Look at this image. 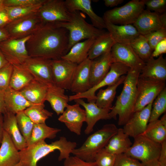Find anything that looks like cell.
<instances>
[{"instance_id": "cell-42", "label": "cell", "mask_w": 166, "mask_h": 166, "mask_svg": "<svg viewBox=\"0 0 166 166\" xmlns=\"http://www.w3.org/2000/svg\"><path fill=\"white\" fill-rule=\"evenodd\" d=\"M116 157L103 148L96 153L94 160L97 166H114Z\"/></svg>"}, {"instance_id": "cell-39", "label": "cell", "mask_w": 166, "mask_h": 166, "mask_svg": "<svg viewBox=\"0 0 166 166\" xmlns=\"http://www.w3.org/2000/svg\"><path fill=\"white\" fill-rule=\"evenodd\" d=\"M153 101L152 107L149 122L158 119L166 111V88L159 94Z\"/></svg>"}, {"instance_id": "cell-54", "label": "cell", "mask_w": 166, "mask_h": 166, "mask_svg": "<svg viewBox=\"0 0 166 166\" xmlns=\"http://www.w3.org/2000/svg\"><path fill=\"white\" fill-rule=\"evenodd\" d=\"M0 113V145L3 138L4 132L3 128V116Z\"/></svg>"}, {"instance_id": "cell-34", "label": "cell", "mask_w": 166, "mask_h": 166, "mask_svg": "<svg viewBox=\"0 0 166 166\" xmlns=\"http://www.w3.org/2000/svg\"><path fill=\"white\" fill-rule=\"evenodd\" d=\"M115 43L108 32H105L96 38L89 53L88 58L93 60L111 51Z\"/></svg>"}, {"instance_id": "cell-20", "label": "cell", "mask_w": 166, "mask_h": 166, "mask_svg": "<svg viewBox=\"0 0 166 166\" xmlns=\"http://www.w3.org/2000/svg\"><path fill=\"white\" fill-rule=\"evenodd\" d=\"M113 62L111 51L91 60L89 81L91 87L98 83L104 78Z\"/></svg>"}, {"instance_id": "cell-16", "label": "cell", "mask_w": 166, "mask_h": 166, "mask_svg": "<svg viewBox=\"0 0 166 166\" xmlns=\"http://www.w3.org/2000/svg\"><path fill=\"white\" fill-rule=\"evenodd\" d=\"M153 102L140 110L133 113L123 125L122 128L125 133L134 138L144 133L149 122Z\"/></svg>"}, {"instance_id": "cell-23", "label": "cell", "mask_w": 166, "mask_h": 166, "mask_svg": "<svg viewBox=\"0 0 166 166\" xmlns=\"http://www.w3.org/2000/svg\"><path fill=\"white\" fill-rule=\"evenodd\" d=\"M90 0H66V6L70 12L81 11L89 17L92 24L95 27L101 30L106 28L105 21L103 18L97 15L93 11Z\"/></svg>"}, {"instance_id": "cell-10", "label": "cell", "mask_w": 166, "mask_h": 166, "mask_svg": "<svg viewBox=\"0 0 166 166\" xmlns=\"http://www.w3.org/2000/svg\"><path fill=\"white\" fill-rule=\"evenodd\" d=\"M130 69L129 67L120 63H112L109 71L100 82L85 92L69 96V101L85 98L87 99L88 102H95V93L97 90L105 86L114 84L121 76L127 74Z\"/></svg>"}, {"instance_id": "cell-2", "label": "cell", "mask_w": 166, "mask_h": 166, "mask_svg": "<svg viewBox=\"0 0 166 166\" xmlns=\"http://www.w3.org/2000/svg\"><path fill=\"white\" fill-rule=\"evenodd\" d=\"M77 145L76 142L68 141L64 136L49 144L45 140L41 141L19 151V162L22 166H38L37 163L40 159L56 150L60 152L58 160L61 161L70 156Z\"/></svg>"}, {"instance_id": "cell-28", "label": "cell", "mask_w": 166, "mask_h": 166, "mask_svg": "<svg viewBox=\"0 0 166 166\" xmlns=\"http://www.w3.org/2000/svg\"><path fill=\"white\" fill-rule=\"evenodd\" d=\"M45 101L50 104L57 115L61 114L68 105L69 97L65 95V89L54 85L48 86Z\"/></svg>"}, {"instance_id": "cell-4", "label": "cell", "mask_w": 166, "mask_h": 166, "mask_svg": "<svg viewBox=\"0 0 166 166\" xmlns=\"http://www.w3.org/2000/svg\"><path fill=\"white\" fill-rule=\"evenodd\" d=\"M118 128L114 124H107L89 136L82 145L72 151L74 156L86 161H94L95 155L104 148Z\"/></svg>"}, {"instance_id": "cell-52", "label": "cell", "mask_w": 166, "mask_h": 166, "mask_svg": "<svg viewBox=\"0 0 166 166\" xmlns=\"http://www.w3.org/2000/svg\"><path fill=\"white\" fill-rule=\"evenodd\" d=\"M7 112L5 102V91L0 90V113L3 115Z\"/></svg>"}, {"instance_id": "cell-44", "label": "cell", "mask_w": 166, "mask_h": 166, "mask_svg": "<svg viewBox=\"0 0 166 166\" xmlns=\"http://www.w3.org/2000/svg\"><path fill=\"white\" fill-rule=\"evenodd\" d=\"M153 51L156 45L166 38V29L161 28L144 35Z\"/></svg>"}, {"instance_id": "cell-56", "label": "cell", "mask_w": 166, "mask_h": 166, "mask_svg": "<svg viewBox=\"0 0 166 166\" xmlns=\"http://www.w3.org/2000/svg\"><path fill=\"white\" fill-rule=\"evenodd\" d=\"M9 63L0 50V69Z\"/></svg>"}, {"instance_id": "cell-50", "label": "cell", "mask_w": 166, "mask_h": 166, "mask_svg": "<svg viewBox=\"0 0 166 166\" xmlns=\"http://www.w3.org/2000/svg\"><path fill=\"white\" fill-rule=\"evenodd\" d=\"M11 20L4 6L0 8V28L3 29Z\"/></svg>"}, {"instance_id": "cell-33", "label": "cell", "mask_w": 166, "mask_h": 166, "mask_svg": "<svg viewBox=\"0 0 166 166\" xmlns=\"http://www.w3.org/2000/svg\"><path fill=\"white\" fill-rule=\"evenodd\" d=\"M13 66L9 87L16 91H20L35 79L30 72L22 65Z\"/></svg>"}, {"instance_id": "cell-58", "label": "cell", "mask_w": 166, "mask_h": 166, "mask_svg": "<svg viewBox=\"0 0 166 166\" xmlns=\"http://www.w3.org/2000/svg\"><path fill=\"white\" fill-rule=\"evenodd\" d=\"M143 166H161L158 160H154L146 163H143Z\"/></svg>"}, {"instance_id": "cell-55", "label": "cell", "mask_w": 166, "mask_h": 166, "mask_svg": "<svg viewBox=\"0 0 166 166\" xmlns=\"http://www.w3.org/2000/svg\"><path fill=\"white\" fill-rule=\"evenodd\" d=\"M160 21L162 26V28L166 29V12L159 14Z\"/></svg>"}, {"instance_id": "cell-17", "label": "cell", "mask_w": 166, "mask_h": 166, "mask_svg": "<svg viewBox=\"0 0 166 166\" xmlns=\"http://www.w3.org/2000/svg\"><path fill=\"white\" fill-rule=\"evenodd\" d=\"M80 105L77 103L68 105L58 118L59 121L64 123L69 131L77 135L81 134L83 124L86 121L85 110Z\"/></svg>"}, {"instance_id": "cell-22", "label": "cell", "mask_w": 166, "mask_h": 166, "mask_svg": "<svg viewBox=\"0 0 166 166\" xmlns=\"http://www.w3.org/2000/svg\"><path fill=\"white\" fill-rule=\"evenodd\" d=\"M106 29L115 43L129 44L140 35L131 24L120 25L105 22Z\"/></svg>"}, {"instance_id": "cell-60", "label": "cell", "mask_w": 166, "mask_h": 166, "mask_svg": "<svg viewBox=\"0 0 166 166\" xmlns=\"http://www.w3.org/2000/svg\"><path fill=\"white\" fill-rule=\"evenodd\" d=\"M15 166H22V165L21 163L20 162H19L18 164H17Z\"/></svg>"}, {"instance_id": "cell-57", "label": "cell", "mask_w": 166, "mask_h": 166, "mask_svg": "<svg viewBox=\"0 0 166 166\" xmlns=\"http://www.w3.org/2000/svg\"><path fill=\"white\" fill-rule=\"evenodd\" d=\"M9 38L7 33L3 29L0 28V43Z\"/></svg>"}, {"instance_id": "cell-49", "label": "cell", "mask_w": 166, "mask_h": 166, "mask_svg": "<svg viewBox=\"0 0 166 166\" xmlns=\"http://www.w3.org/2000/svg\"><path fill=\"white\" fill-rule=\"evenodd\" d=\"M166 53V38L160 42L153 51L151 57L154 58Z\"/></svg>"}, {"instance_id": "cell-36", "label": "cell", "mask_w": 166, "mask_h": 166, "mask_svg": "<svg viewBox=\"0 0 166 166\" xmlns=\"http://www.w3.org/2000/svg\"><path fill=\"white\" fill-rule=\"evenodd\" d=\"M61 130L59 128L50 127L45 123L34 124L30 137L26 142L27 146L45 140L46 138L53 139Z\"/></svg>"}, {"instance_id": "cell-43", "label": "cell", "mask_w": 166, "mask_h": 166, "mask_svg": "<svg viewBox=\"0 0 166 166\" xmlns=\"http://www.w3.org/2000/svg\"><path fill=\"white\" fill-rule=\"evenodd\" d=\"M13 66L9 63L0 69V90L5 91L9 87Z\"/></svg>"}, {"instance_id": "cell-35", "label": "cell", "mask_w": 166, "mask_h": 166, "mask_svg": "<svg viewBox=\"0 0 166 166\" xmlns=\"http://www.w3.org/2000/svg\"><path fill=\"white\" fill-rule=\"evenodd\" d=\"M147 137L161 144L166 140V115L160 120L149 122L143 134Z\"/></svg>"}, {"instance_id": "cell-37", "label": "cell", "mask_w": 166, "mask_h": 166, "mask_svg": "<svg viewBox=\"0 0 166 166\" xmlns=\"http://www.w3.org/2000/svg\"><path fill=\"white\" fill-rule=\"evenodd\" d=\"M44 104L32 105L24 110V113L34 124L45 123L53 113L45 109Z\"/></svg>"}, {"instance_id": "cell-51", "label": "cell", "mask_w": 166, "mask_h": 166, "mask_svg": "<svg viewBox=\"0 0 166 166\" xmlns=\"http://www.w3.org/2000/svg\"><path fill=\"white\" fill-rule=\"evenodd\" d=\"M161 144V148L158 161L161 166H166V140Z\"/></svg>"}, {"instance_id": "cell-40", "label": "cell", "mask_w": 166, "mask_h": 166, "mask_svg": "<svg viewBox=\"0 0 166 166\" xmlns=\"http://www.w3.org/2000/svg\"><path fill=\"white\" fill-rule=\"evenodd\" d=\"M15 117L19 130L26 143L31 134L34 123L26 115L24 111L16 113Z\"/></svg>"}, {"instance_id": "cell-7", "label": "cell", "mask_w": 166, "mask_h": 166, "mask_svg": "<svg viewBox=\"0 0 166 166\" xmlns=\"http://www.w3.org/2000/svg\"><path fill=\"white\" fill-rule=\"evenodd\" d=\"M37 13L42 25H56L71 18L70 12L63 0H45Z\"/></svg>"}, {"instance_id": "cell-19", "label": "cell", "mask_w": 166, "mask_h": 166, "mask_svg": "<svg viewBox=\"0 0 166 166\" xmlns=\"http://www.w3.org/2000/svg\"><path fill=\"white\" fill-rule=\"evenodd\" d=\"M91 61L88 58L77 65L70 90L72 92L76 94L81 93L91 87L89 81Z\"/></svg>"}, {"instance_id": "cell-1", "label": "cell", "mask_w": 166, "mask_h": 166, "mask_svg": "<svg viewBox=\"0 0 166 166\" xmlns=\"http://www.w3.org/2000/svg\"><path fill=\"white\" fill-rule=\"evenodd\" d=\"M68 31L54 25H42L26 43L30 57L54 60L61 58L68 52Z\"/></svg>"}, {"instance_id": "cell-26", "label": "cell", "mask_w": 166, "mask_h": 166, "mask_svg": "<svg viewBox=\"0 0 166 166\" xmlns=\"http://www.w3.org/2000/svg\"><path fill=\"white\" fill-rule=\"evenodd\" d=\"M3 115V128L10 136L17 149L22 150L27 147L26 141L18 125L15 114L7 112Z\"/></svg>"}, {"instance_id": "cell-59", "label": "cell", "mask_w": 166, "mask_h": 166, "mask_svg": "<svg viewBox=\"0 0 166 166\" xmlns=\"http://www.w3.org/2000/svg\"><path fill=\"white\" fill-rule=\"evenodd\" d=\"M3 0H0V8L3 7Z\"/></svg>"}, {"instance_id": "cell-31", "label": "cell", "mask_w": 166, "mask_h": 166, "mask_svg": "<svg viewBox=\"0 0 166 166\" xmlns=\"http://www.w3.org/2000/svg\"><path fill=\"white\" fill-rule=\"evenodd\" d=\"M132 144L129 136L124 132L122 128H119L104 148L107 151L117 155L125 153Z\"/></svg>"}, {"instance_id": "cell-27", "label": "cell", "mask_w": 166, "mask_h": 166, "mask_svg": "<svg viewBox=\"0 0 166 166\" xmlns=\"http://www.w3.org/2000/svg\"><path fill=\"white\" fill-rule=\"evenodd\" d=\"M5 102L7 111L15 114L35 105L29 102L19 91L9 87L5 91Z\"/></svg>"}, {"instance_id": "cell-3", "label": "cell", "mask_w": 166, "mask_h": 166, "mask_svg": "<svg viewBox=\"0 0 166 166\" xmlns=\"http://www.w3.org/2000/svg\"><path fill=\"white\" fill-rule=\"evenodd\" d=\"M140 70L130 69L126 75L120 94L117 97L114 105L109 113L110 118L116 119L118 116V124L124 125L134 113L137 95L136 84Z\"/></svg>"}, {"instance_id": "cell-53", "label": "cell", "mask_w": 166, "mask_h": 166, "mask_svg": "<svg viewBox=\"0 0 166 166\" xmlns=\"http://www.w3.org/2000/svg\"><path fill=\"white\" fill-rule=\"evenodd\" d=\"M105 5L108 7H113L116 6L122 3L123 0H104Z\"/></svg>"}, {"instance_id": "cell-14", "label": "cell", "mask_w": 166, "mask_h": 166, "mask_svg": "<svg viewBox=\"0 0 166 166\" xmlns=\"http://www.w3.org/2000/svg\"><path fill=\"white\" fill-rule=\"evenodd\" d=\"M77 65L61 58L52 60V77L54 85L64 89L70 90Z\"/></svg>"}, {"instance_id": "cell-25", "label": "cell", "mask_w": 166, "mask_h": 166, "mask_svg": "<svg viewBox=\"0 0 166 166\" xmlns=\"http://www.w3.org/2000/svg\"><path fill=\"white\" fill-rule=\"evenodd\" d=\"M20 160L18 150L10 136L4 131L0 145V166H15Z\"/></svg>"}, {"instance_id": "cell-12", "label": "cell", "mask_w": 166, "mask_h": 166, "mask_svg": "<svg viewBox=\"0 0 166 166\" xmlns=\"http://www.w3.org/2000/svg\"><path fill=\"white\" fill-rule=\"evenodd\" d=\"M30 36L18 39L9 38L0 43V50L9 63L22 65L30 57L26 46Z\"/></svg>"}, {"instance_id": "cell-6", "label": "cell", "mask_w": 166, "mask_h": 166, "mask_svg": "<svg viewBox=\"0 0 166 166\" xmlns=\"http://www.w3.org/2000/svg\"><path fill=\"white\" fill-rule=\"evenodd\" d=\"M144 6V0H132L121 6L106 11L103 18L105 22L116 25L133 24Z\"/></svg>"}, {"instance_id": "cell-46", "label": "cell", "mask_w": 166, "mask_h": 166, "mask_svg": "<svg viewBox=\"0 0 166 166\" xmlns=\"http://www.w3.org/2000/svg\"><path fill=\"white\" fill-rule=\"evenodd\" d=\"M147 10L153 11L159 14L166 12V0H144Z\"/></svg>"}, {"instance_id": "cell-18", "label": "cell", "mask_w": 166, "mask_h": 166, "mask_svg": "<svg viewBox=\"0 0 166 166\" xmlns=\"http://www.w3.org/2000/svg\"><path fill=\"white\" fill-rule=\"evenodd\" d=\"M74 101L85 109V122L87 124L85 133L87 135L89 134L93 131L94 126L98 121L111 119L109 115L110 109L100 108L94 102L86 103L82 99H77Z\"/></svg>"}, {"instance_id": "cell-13", "label": "cell", "mask_w": 166, "mask_h": 166, "mask_svg": "<svg viewBox=\"0 0 166 166\" xmlns=\"http://www.w3.org/2000/svg\"><path fill=\"white\" fill-rule=\"evenodd\" d=\"M52 60L39 57H30L22 65L34 79L47 86L54 85L51 66Z\"/></svg>"}, {"instance_id": "cell-21", "label": "cell", "mask_w": 166, "mask_h": 166, "mask_svg": "<svg viewBox=\"0 0 166 166\" xmlns=\"http://www.w3.org/2000/svg\"><path fill=\"white\" fill-rule=\"evenodd\" d=\"M139 77L165 81L166 60L163 55L156 59L151 57L141 69Z\"/></svg>"}, {"instance_id": "cell-29", "label": "cell", "mask_w": 166, "mask_h": 166, "mask_svg": "<svg viewBox=\"0 0 166 166\" xmlns=\"http://www.w3.org/2000/svg\"><path fill=\"white\" fill-rule=\"evenodd\" d=\"M48 86L34 79L19 91L30 103L34 104H44Z\"/></svg>"}, {"instance_id": "cell-38", "label": "cell", "mask_w": 166, "mask_h": 166, "mask_svg": "<svg viewBox=\"0 0 166 166\" xmlns=\"http://www.w3.org/2000/svg\"><path fill=\"white\" fill-rule=\"evenodd\" d=\"M129 44L144 62H146L151 57L153 51L144 36L140 34Z\"/></svg>"}, {"instance_id": "cell-15", "label": "cell", "mask_w": 166, "mask_h": 166, "mask_svg": "<svg viewBox=\"0 0 166 166\" xmlns=\"http://www.w3.org/2000/svg\"><path fill=\"white\" fill-rule=\"evenodd\" d=\"M111 53L113 62L120 63L130 69L141 70L145 64L129 44L115 43Z\"/></svg>"}, {"instance_id": "cell-8", "label": "cell", "mask_w": 166, "mask_h": 166, "mask_svg": "<svg viewBox=\"0 0 166 166\" xmlns=\"http://www.w3.org/2000/svg\"><path fill=\"white\" fill-rule=\"evenodd\" d=\"M161 148V144L142 134L134 138L133 144L124 154L144 163L158 160Z\"/></svg>"}, {"instance_id": "cell-45", "label": "cell", "mask_w": 166, "mask_h": 166, "mask_svg": "<svg viewBox=\"0 0 166 166\" xmlns=\"http://www.w3.org/2000/svg\"><path fill=\"white\" fill-rule=\"evenodd\" d=\"M114 166H143L139 160L124 154L116 155Z\"/></svg>"}, {"instance_id": "cell-9", "label": "cell", "mask_w": 166, "mask_h": 166, "mask_svg": "<svg viewBox=\"0 0 166 166\" xmlns=\"http://www.w3.org/2000/svg\"><path fill=\"white\" fill-rule=\"evenodd\" d=\"M165 86V81L139 77L134 112L140 110L153 102Z\"/></svg>"}, {"instance_id": "cell-30", "label": "cell", "mask_w": 166, "mask_h": 166, "mask_svg": "<svg viewBox=\"0 0 166 166\" xmlns=\"http://www.w3.org/2000/svg\"><path fill=\"white\" fill-rule=\"evenodd\" d=\"M96 38H91L74 45L61 58L78 64L88 58L89 51Z\"/></svg>"}, {"instance_id": "cell-32", "label": "cell", "mask_w": 166, "mask_h": 166, "mask_svg": "<svg viewBox=\"0 0 166 166\" xmlns=\"http://www.w3.org/2000/svg\"><path fill=\"white\" fill-rule=\"evenodd\" d=\"M126 75L121 76L114 84L108 86L105 89H100L96 95L95 103L99 107L110 109L116 93L118 87L123 83Z\"/></svg>"}, {"instance_id": "cell-48", "label": "cell", "mask_w": 166, "mask_h": 166, "mask_svg": "<svg viewBox=\"0 0 166 166\" xmlns=\"http://www.w3.org/2000/svg\"><path fill=\"white\" fill-rule=\"evenodd\" d=\"M64 166H97L95 161L87 162L76 156H70L65 160Z\"/></svg>"}, {"instance_id": "cell-11", "label": "cell", "mask_w": 166, "mask_h": 166, "mask_svg": "<svg viewBox=\"0 0 166 166\" xmlns=\"http://www.w3.org/2000/svg\"><path fill=\"white\" fill-rule=\"evenodd\" d=\"M42 25L36 12L11 21L3 29L9 38L18 39L31 35Z\"/></svg>"}, {"instance_id": "cell-41", "label": "cell", "mask_w": 166, "mask_h": 166, "mask_svg": "<svg viewBox=\"0 0 166 166\" xmlns=\"http://www.w3.org/2000/svg\"><path fill=\"white\" fill-rule=\"evenodd\" d=\"M34 5L21 7H6L4 6L11 21L37 12L45 2Z\"/></svg>"}, {"instance_id": "cell-5", "label": "cell", "mask_w": 166, "mask_h": 166, "mask_svg": "<svg viewBox=\"0 0 166 166\" xmlns=\"http://www.w3.org/2000/svg\"><path fill=\"white\" fill-rule=\"evenodd\" d=\"M70 13L69 21L55 25L64 28L68 31V51L74 45L80 41L96 38L105 32L87 23L85 20V15L79 11L71 12Z\"/></svg>"}, {"instance_id": "cell-47", "label": "cell", "mask_w": 166, "mask_h": 166, "mask_svg": "<svg viewBox=\"0 0 166 166\" xmlns=\"http://www.w3.org/2000/svg\"><path fill=\"white\" fill-rule=\"evenodd\" d=\"M45 0H3V6L6 7L30 6L43 2Z\"/></svg>"}, {"instance_id": "cell-24", "label": "cell", "mask_w": 166, "mask_h": 166, "mask_svg": "<svg viewBox=\"0 0 166 166\" xmlns=\"http://www.w3.org/2000/svg\"><path fill=\"white\" fill-rule=\"evenodd\" d=\"M133 24L139 34L144 36L162 28L159 14L147 10L141 12Z\"/></svg>"}]
</instances>
